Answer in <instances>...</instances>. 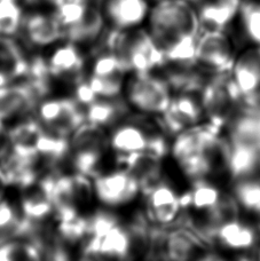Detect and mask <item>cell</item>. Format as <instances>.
I'll return each mask as SVG.
<instances>
[{"instance_id": "6da1fadb", "label": "cell", "mask_w": 260, "mask_h": 261, "mask_svg": "<svg viewBox=\"0 0 260 261\" xmlns=\"http://www.w3.org/2000/svg\"><path fill=\"white\" fill-rule=\"evenodd\" d=\"M220 132L221 128L207 122L184 129L172 138L170 155L188 179H209L219 167L226 170L229 141Z\"/></svg>"}, {"instance_id": "7a4b0ae2", "label": "cell", "mask_w": 260, "mask_h": 261, "mask_svg": "<svg viewBox=\"0 0 260 261\" xmlns=\"http://www.w3.org/2000/svg\"><path fill=\"white\" fill-rule=\"evenodd\" d=\"M99 49L113 52L128 73L159 72L166 64L163 50L146 27L128 31L107 28L100 44L91 53Z\"/></svg>"}, {"instance_id": "3957f363", "label": "cell", "mask_w": 260, "mask_h": 261, "mask_svg": "<svg viewBox=\"0 0 260 261\" xmlns=\"http://www.w3.org/2000/svg\"><path fill=\"white\" fill-rule=\"evenodd\" d=\"M146 28L162 50L176 41L198 38L201 34L197 8L187 0L152 3Z\"/></svg>"}, {"instance_id": "277c9868", "label": "cell", "mask_w": 260, "mask_h": 261, "mask_svg": "<svg viewBox=\"0 0 260 261\" xmlns=\"http://www.w3.org/2000/svg\"><path fill=\"white\" fill-rule=\"evenodd\" d=\"M68 169L93 178L111 163L108 130L85 122L69 138Z\"/></svg>"}, {"instance_id": "5b68a950", "label": "cell", "mask_w": 260, "mask_h": 261, "mask_svg": "<svg viewBox=\"0 0 260 261\" xmlns=\"http://www.w3.org/2000/svg\"><path fill=\"white\" fill-rule=\"evenodd\" d=\"M92 180L95 205L125 213L140 202V185L123 166L110 163Z\"/></svg>"}, {"instance_id": "8992f818", "label": "cell", "mask_w": 260, "mask_h": 261, "mask_svg": "<svg viewBox=\"0 0 260 261\" xmlns=\"http://www.w3.org/2000/svg\"><path fill=\"white\" fill-rule=\"evenodd\" d=\"M174 93L159 72L129 73L125 83L124 99L133 113L157 118L169 108Z\"/></svg>"}, {"instance_id": "52a82bcc", "label": "cell", "mask_w": 260, "mask_h": 261, "mask_svg": "<svg viewBox=\"0 0 260 261\" xmlns=\"http://www.w3.org/2000/svg\"><path fill=\"white\" fill-rule=\"evenodd\" d=\"M199 100L209 123L222 128L240 110L241 93L230 72L210 74L199 93Z\"/></svg>"}, {"instance_id": "ba28073f", "label": "cell", "mask_w": 260, "mask_h": 261, "mask_svg": "<svg viewBox=\"0 0 260 261\" xmlns=\"http://www.w3.org/2000/svg\"><path fill=\"white\" fill-rule=\"evenodd\" d=\"M35 117L45 130L70 138L85 122V110L68 92H57L44 97L35 111Z\"/></svg>"}, {"instance_id": "9c48e42d", "label": "cell", "mask_w": 260, "mask_h": 261, "mask_svg": "<svg viewBox=\"0 0 260 261\" xmlns=\"http://www.w3.org/2000/svg\"><path fill=\"white\" fill-rule=\"evenodd\" d=\"M159 129L156 118L132 113L127 119L108 130L111 163L117 164L134 153L147 151Z\"/></svg>"}, {"instance_id": "30bf717a", "label": "cell", "mask_w": 260, "mask_h": 261, "mask_svg": "<svg viewBox=\"0 0 260 261\" xmlns=\"http://www.w3.org/2000/svg\"><path fill=\"white\" fill-rule=\"evenodd\" d=\"M45 58L50 77L59 90L69 92L87 77L90 54L71 41H60L45 52Z\"/></svg>"}, {"instance_id": "8fae6325", "label": "cell", "mask_w": 260, "mask_h": 261, "mask_svg": "<svg viewBox=\"0 0 260 261\" xmlns=\"http://www.w3.org/2000/svg\"><path fill=\"white\" fill-rule=\"evenodd\" d=\"M17 38L29 53H45L64 40V32L52 9L29 8L25 9Z\"/></svg>"}, {"instance_id": "7c38bea8", "label": "cell", "mask_w": 260, "mask_h": 261, "mask_svg": "<svg viewBox=\"0 0 260 261\" xmlns=\"http://www.w3.org/2000/svg\"><path fill=\"white\" fill-rule=\"evenodd\" d=\"M128 71L113 52L106 49L90 54L86 81L97 97H119L124 94Z\"/></svg>"}, {"instance_id": "4fadbf2b", "label": "cell", "mask_w": 260, "mask_h": 261, "mask_svg": "<svg viewBox=\"0 0 260 261\" xmlns=\"http://www.w3.org/2000/svg\"><path fill=\"white\" fill-rule=\"evenodd\" d=\"M139 205L151 225L163 228L176 225L184 213L180 194L165 178L143 190Z\"/></svg>"}, {"instance_id": "5bb4252c", "label": "cell", "mask_w": 260, "mask_h": 261, "mask_svg": "<svg viewBox=\"0 0 260 261\" xmlns=\"http://www.w3.org/2000/svg\"><path fill=\"white\" fill-rule=\"evenodd\" d=\"M234 46L226 31H202L196 43L195 63L207 74L230 72L235 63Z\"/></svg>"}, {"instance_id": "9a60e30c", "label": "cell", "mask_w": 260, "mask_h": 261, "mask_svg": "<svg viewBox=\"0 0 260 261\" xmlns=\"http://www.w3.org/2000/svg\"><path fill=\"white\" fill-rule=\"evenodd\" d=\"M81 260L132 261V245L124 220L99 236H88L76 251Z\"/></svg>"}, {"instance_id": "2e32d148", "label": "cell", "mask_w": 260, "mask_h": 261, "mask_svg": "<svg viewBox=\"0 0 260 261\" xmlns=\"http://www.w3.org/2000/svg\"><path fill=\"white\" fill-rule=\"evenodd\" d=\"M165 260L171 261H209L213 251L210 244L186 225L169 227L165 236Z\"/></svg>"}, {"instance_id": "e0dca14e", "label": "cell", "mask_w": 260, "mask_h": 261, "mask_svg": "<svg viewBox=\"0 0 260 261\" xmlns=\"http://www.w3.org/2000/svg\"><path fill=\"white\" fill-rule=\"evenodd\" d=\"M203 117L201 100L196 97V94L174 93L169 108L156 120L160 128L169 138H173L184 129L201 124Z\"/></svg>"}, {"instance_id": "ac0fdd59", "label": "cell", "mask_w": 260, "mask_h": 261, "mask_svg": "<svg viewBox=\"0 0 260 261\" xmlns=\"http://www.w3.org/2000/svg\"><path fill=\"white\" fill-rule=\"evenodd\" d=\"M151 0H102L100 8L107 27L118 31L146 27Z\"/></svg>"}, {"instance_id": "d6986e66", "label": "cell", "mask_w": 260, "mask_h": 261, "mask_svg": "<svg viewBox=\"0 0 260 261\" xmlns=\"http://www.w3.org/2000/svg\"><path fill=\"white\" fill-rule=\"evenodd\" d=\"M40 101L38 94L24 79L13 82L0 90V118L8 125L35 116Z\"/></svg>"}, {"instance_id": "ffe728a7", "label": "cell", "mask_w": 260, "mask_h": 261, "mask_svg": "<svg viewBox=\"0 0 260 261\" xmlns=\"http://www.w3.org/2000/svg\"><path fill=\"white\" fill-rule=\"evenodd\" d=\"M107 28L108 27L99 5L90 3L83 20L64 31V40L81 46L90 54L100 44Z\"/></svg>"}, {"instance_id": "44dd1931", "label": "cell", "mask_w": 260, "mask_h": 261, "mask_svg": "<svg viewBox=\"0 0 260 261\" xmlns=\"http://www.w3.org/2000/svg\"><path fill=\"white\" fill-rule=\"evenodd\" d=\"M259 236L257 228L238 219L218 228L213 235L212 244H218L233 252L242 253L244 255L241 258L248 259V253L251 252L258 244Z\"/></svg>"}, {"instance_id": "7402d4cb", "label": "cell", "mask_w": 260, "mask_h": 261, "mask_svg": "<svg viewBox=\"0 0 260 261\" xmlns=\"http://www.w3.org/2000/svg\"><path fill=\"white\" fill-rule=\"evenodd\" d=\"M15 194L21 212L28 221L39 225L53 221L54 203L39 180L31 187Z\"/></svg>"}, {"instance_id": "603a6c76", "label": "cell", "mask_w": 260, "mask_h": 261, "mask_svg": "<svg viewBox=\"0 0 260 261\" xmlns=\"http://www.w3.org/2000/svg\"><path fill=\"white\" fill-rule=\"evenodd\" d=\"M84 110L86 122L107 130L117 126L119 123L127 119L133 113L124 96L110 97V99L97 97Z\"/></svg>"}, {"instance_id": "cb8c5ba5", "label": "cell", "mask_w": 260, "mask_h": 261, "mask_svg": "<svg viewBox=\"0 0 260 261\" xmlns=\"http://www.w3.org/2000/svg\"><path fill=\"white\" fill-rule=\"evenodd\" d=\"M35 148L44 173L68 169L70 156L69 138L60 137L43 129L37 139Z\"/></svg>"}, {"instance_id": "d4e9b609", "label": "cell", "mask_w": 260, "mask_h": 261, "mask_svg": "<svg viewBox=\"0 0 260 261\" xmlns=\"http://www.w3.org/2000/svg\"><path fill=\"white\" fill-rule=\"evenodd\" d=\"M243 0H203L197 7L202 31H226L239 15Z\"/></svg>"}, {"instance_id": "484cf974", "label": "cell", "mask_w": 260, "mask_h": 261, "mask_svg": "<svg viewBox=\"0 0 260 261\" xmlns=\"http://www.w3.org/2000/svg\"><path fill=\"white\" fill-rule=\"evenodd\" d=\"M117 165L125 167L133 175L142 192L164 179V160L150 152L134 153L117 163Z\"/></svg>"}, {"instance_id": "4316f807", "label": "cell", "mask_w": 260, "mask_h": 261, "mask_svg": "<svg viewBox=\"0 0 260 261\" xmlns=\"http://www.w3.org/2000/svg\"><path fill=\"white\" fill-rule=\"evenodd\" d=\"M30 53L17 37L0 36V70L14 81L23 79L29 64Z\"/></svg>"}, {"instance_id": "83f0119b", "label": "cell", "mask_w": 260, "mask_h": 261, "mask_svg": "<svg viewBox=\"0 0 260 261\" xmlns=\"http://www.w3.org/2000/svg\"><path fill=\"white\" fill-rule=\"evenodd\" d=\"M227 139L233 143L243 144L260 152V115L239 110L227 124Z\"/></svg>"}, {"instance_id": "f1b7e54d", "label": "cell", "mask_w": 260, "mask_h": 261, "mask_svg": "<svg viewBox=\"0 0 260 261\" xmlns=\"http://www.w3.org/2000/svg\"><path fill=\"white\" fill-rule=\"evenodd\" d=\"M259 166L260 152L253 148L229 141L226 171L228 172L231 181L259 175Z\"/></svg>"}, {"instance_id": "f546056e", "label": "cell", "mask_w": 260, "mask_h": 261, "mask_svg": "<svg viewBox=\"0 0 260 261\" xmlns=\"http://www.w3.org/2000/svg\"><path fill=\"white\" fill-rule=\"evenodd\" d=\"M221 190L211 184L209 179L193 181V186L188 192L180 195L184 212L196 211L205 213L218 203L222 196Z\"/></svg>"}, {"instance_id": "4dcf8cb0", "label": "cell", "mask_w": 260, "mask_h": 261, "mask_svg": "<svg viewBox=\"0 0 260 261\" xmlns=\"http://www.w3.org/2000/svg\"><path fill=\"white\" fill-rule=\"evenodd\" d=\"M27 220L21 212L15 192L9 193L0 200V242L23 237Z\"/></svg>"}, {"instance_id": "1f68e13d", "label": "cell", "mask_w": 260, "mask_h": 261, "mask_svg": "<svg viewBox=\"0 0 260 261\" xmlns=\"http://www.w3.org/2000/svg\"><path fill=\"white\" fill-rule=\"evenodd\" d=\"M40 261L43 254L35 242L28 239H9L0 242V261Z\"/></svg>"}, {"instance_id": "d6a6232c", "label": "cell", "mask_w": 260, "mask_h": 261, "mask_svg": "<svg viewBox=\"0 0 260 261\" xmlns=\"http://www.w3.org/2000/svg\"><path fill=\"white\" fill-rule=\"evenodd\" d=\"M240 207L256 212L260 207V175L233 181V193Z\"/></svg>"}, {"instance_id": "836d02e7", "label": "cell", "mask_w": 260, "mask_h": 261, "mask_svg": "<svg viewBox=\"0 0 260 261\" xmlns=\"http://www.w3.org/2000/svg\"><path fill=\"white\" fill-rule=\"evenodd\" d=\"M24 13L20 0H0V36L17 37Z\"/></svg>"}, {"instance_id": "e575fe53", "label": "cell", "mask_w": 260, "mask_h": 261, "mask_svg": "<svg viewBox=\"0 0 260 261\" xmlns=\"http://www.w3.org/2000/svg\"><path fill=\"white\" fill-rule=\"evenodd\" d=\"M238 17L247 39L260 46V0H243Z\"/></svg>"}, {"instance_id": "d590c367", "label": "cell", "mask_w": 260, "mask_h": 261, "mask_svg": "<svg viewBox=\"0 0 260 261\" xmlns=\"http://www.w3.org/2000/svg\"><path fill=\"white\" fill-rule=\"evenodd\" d=\"M90 6L88 2L82 0H60L52 9L57 16L63 32L78 24L85 16L87 8Z\"/></svg>"}, {"instance_id": "8d00e7d4", "label": "cell", "mask_w": 260, "mask_h": 261, "mask_svg": "<svg viewBox=\"0 0 260 261\" xmlns=\"http://www.w3.org/2000/svg\"><path fill=\"white\" fill-rule=\"evenodd\" d=\"M68 93H70L73 96V99H75L84 109L97 99V96L95 95V93L93 92L90 84L87 83L86 79L82 81L81 83H78L77 85L73 86Z\"/></svg>"}, {"instance_id": "74e56055", "label": "cell", "mask_w": 260, "mask_h": 261, "mask_svg": "<svg viewBox=\"0 0 260 261\" xmlns=\"http://www.w3.org/2000/svg\"><path fill=\"white\" fill-rule=\"evenodd\" d=\"M12 192L13 190L11 188V185H9L7 175L5 173L3 166L0 165V200L4 197H6V196Z\"/></svg>"}, {"instance_id": "f35d334b", "label": "cell", "mask_w": 260, "mask_h": 261, "mask_svg": "<svg viewBox=\"0 0 260 261\" xmlns=\"http://www.w3.org/2000/svg\"><path fill=\"white\" fill-rule=\"evenodd\" d=\"M23 7L25 9L29 8H38V7H48L50 0H20Z\"/></svg>"}, {"instance_id": "ab89813d", "label": "cell", "mask_w": 260, "mask_h": 261, "mask_svg": "<svg viewBox=\"0 0 260 261\" xmlns=\"http://www.w3.org/2000/svg\"><path fill=\"white\" fill-rule=\"evenodd\" d=\"M6 132H7V124L0 118V144L4 142L5 137H6Z\"/></svg>"}, {"instance_id": "60d3db41", "label": "cell", "mask_w": 260, "mask_h": 261, "mask_svg": "<svg viewBox=\"0 0 260 261\" xmlns=\"http://www.w3.org/2000/svg\"><path fill=\"white\" fill-rule=\"evenodd\" d=\"M254 214H256V217H257V230L260 235V207L257 210L256 212H254Z\"/></svg>"}, {"instance_id": "b9f144b4", "label": "cell", "mask_w": 260, "mask_h": 261, "mask_svg": "<svg viewBox=\"0 0 260 261\" xmlns=\"http://www.w3.org/2000/svg\"><path fill=\"white\" fill-rule=\"evenodd\" d=\"M187 2H189V3H192L193 5H199L201 4L203 0H187Z\"/></svg>"}, {"instance_id": "7bdbcfd3", "label": "cell", "mask_w": 260, "mask_h": 261, "mask_svg": "<svg viewBox=\"0 0 260 261\" xmlns=\"http://www.w3.org/2000/svg\"><path fill=\"white\" fill-rule=\"evenodd\" d=\"M82 2H88V3H91V0H82Z\"/></svg>"}]
</instances>
